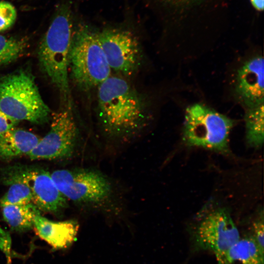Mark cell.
<instances>
[{
  "mask_svg": "<svg viewBox=\"0 0 264 264\" xmlns=\"http://www.w3.org/2000/svg\"><path fill=\"white\" fill-rule=\"evenodd\" d=\"M240 238L239 230L230 213L221 207L206 213L193 235L195 248L213 252L218 264H227L228 253Z\"/></svg>",
  "mask_w": 264,
  "mask_h": 264,
  "instance_id": "8",
  "label": "cell"
},
{
  "mask_svg": "<svg viewBox=\"0 0 264 264\" xmlns=\"http://www.w3.org/2000/svg\"><path fill=\"white\" fill-rule=\"evenodd\" d=\"M69 66L75 83L84 90L98 87L110 76L98 32L85 25L77 28L72 36Z\"/></svg>",
  "mask_w": 264,
  "mask_h": 264,
  "instance_id": "4",
  "label": "cell"
},
{
  "mask_svg": "<svg viewBox=\"0 0 264 264\" xmlns=\"http://www.w3.org/2000/svg\"><path fill=\"white\" fill-rule=\"evenodd\" d=\"M66 199L84 205H98L111 194L110 182L99 172L89 169H60L50 173Z\"/></svg>",
  "mask_w": 264,
  "mask_h": 264,
  "instance_id": "6",
  "label": "cell"
},
{
  "mask_svg": "<svg viewBox=\"0 0 264 264\" xmlns=\"http://www.w3.org/2000/svg\"><path fill=\"white\" fill-rule=\"evenodd\" d=\"M264 216L262 212L253 223L251 236L263 251H264Z\"/></svg>",
  "mask_w": 264,
  "mask_h": 264,
  "instance_id": "20",
  "label": "cell"
},
{
  "mask_svg": "<svg viewBox=\"0 0 264 264\" xmlns=\"http://www.w3.org/2000/svg\"><path fill=\"white\" fill-rule=\"evenodd\" d=\"M3 218L16 231H25L33 227L34 218L40 211L32 203L0 205Z\"/></svg>",
  "mask_w": 264,
  "mask_h": 264,
  "instance_id": "15",
  "label": "cell"
},
{
  "mask_svg": "<svg viewBox=\"0 0 264 264\" xmlns=\"http://www.w3.org/2000/svg\"><path fill=\"white\" fill-rule=\"evenodd\" d=\"M40 139L30 132L13 128L0 136V157L10 159L28 155Z\"/></svg>",
  "mask_w": 264,
  "mask_h": 264,
  "instance_id": "13",
  "label": "cell"
},
{
  "mask_svg": "<svg viewBox=\"0 0 264 264\" xmlns=\"http://www.w3.org/2000/svg\"><path fill=\"white\" fill-rule=\"evenodd\" d=\"M98 35L111 69L127 76L135 72L142 54L135 36L127 30L111 28L104 29Z\"/></svg>",
  "mask_w": 264,
  "mask_h": 264,
  "instance_id": "11",
  "label": "cell"
},
{
  "mask_svg": "<svg viewBox=\"0 0 264 264\" xmlns=\"http://www.w3.org/2000/svg\"><path fill=\"white\" fill-rule=\"evenodd\" d=\"M17 18V11L15 7L10 2L0 1V32L11 27Z\"/></svg>",
  "mask_w": 264,
  "mask_h": 264,
  "instance_id": "19",
  "label": "cell"
},
{
  "mask_svg": "<svg viewBox=\"0 0 264 264\" xmlns=\"http://www.w3.org/2000/svg\"><path fill=\"white\" fill-rule=\"evenodd\" d=\"M18 122L0 111V136L15 128Z\"/></svg>",
  "mask_w": 264,
  "mask_h": 264,
  "instance_id": "21",
  "label": "cell"
},
{
  "mask_svg": "<svg viewBox=\"0 0 264 264\" xmlns=\"http://www.w3.org/2000/svg\"><path fill=\"white\" fill-rule=\"evenodd\" d=\"M264 66L262 54L254 51L241 57L230 70L229 95L245 110L264 104Z\"/></svg>",
  "mask_w": 264,
  "mask_h": 264,
  "instance_id": "7",
  "label": "cell"
},
{
  "mask_svg": "<svg viewBox=\"0 0 264 264\" xmlns=\"http://www.w3.org/2000/svg\"><path fill=\"white\" fill-rule=\"evenodd\" d=\"M4 174L5 184L19 181L29 187L32 203L40 211L57 214L66 207V199L56 187L50 173L44 169L17 166L7 170Z\"/></svg>",
  "mask_w": 264,
  "mask_h": 264,
  "instance_id": "10",
  "label": "cell"
},
{
  "mask_svg": "<svg viewBox=\"0 0 264 264\" xmlns=\"http://www.w3.org/2000/svg\"><path fill=\"white\" fill-rule=\"evenodd\" d=\"M28 46L24 38L0 35V67L16 61L25 53Z\"/></svg>",
  "mask_w": 264,
  "mask_h": 264,
  "instance_id": "17",
  "label": "cell"
},
{
  "mask_svg": "<svg viewBox=\"0 0 264 264\" xmlns=\"http://www.w3.org/2000/svg\"><path fill=\"white\" fill-rule=\"evenodd\" d=\"M244 122L247 143L252 147H261L264 143V104L245 110Z\"/></svg>",
  "mask_w": 264,
  "mask_h": 264,
  "instance_id": "16",
  "label": "cell"
},
{
  "mask_svg": "<svg viewBox=\"0 0 264 264\" xmlns=\"http://www.w3.org/2000/svg\"><path fill=\"white\" fill-rule=\"evenodd\" d=\"M97 113L104 131L128 139L146 125L149 119L144 97L122 77L110 76L98 87Z\"/></svg>",
  "mask_w": 264,
  "mask_h": 264,
  "instance_id": "1",
  "label": "cell"
},
{
  "mask_svg": "<svg viewBox=\"0 0 264 264\" xmlns=\"http://www.w3.org/2000/svg\"><path fill=\"white\" fill-rule=\"evenodd\" d=\"M79 224L74 220H50L38 213L34 218L33 227L37 235L53 248H66L75 241Z\"/></svg>",
  "mask_w": 264,
  "mask_h": 264,
  "instance_id": "12",
  "label": "cell"
},
{
  "mask_svg": "<svg viewBox=\"0 0 264 264\" xmlns=\"http://www.w3.org/2000/svg\"><path fill=\"white\" fill-rule=\"evenodd\" d=\"M252 236L241 238L230 249L227 264H264V253Z\"/></svg>",
  "mask_w": 264,
  "mask_h": 264,
  "instance_id": "14",
  "label": "cell"
},
{
  "mask_svg": "<svg viewBox=\"0 0 264 264\" xmlns=\"http://www.w3.org/2000/svg\"><path fill=\"white\" fill-rule=\"evenodd\" d=\"M233 120L207 106L196 103L185 110L183 138L189 146L225 153Z\"/></svg>",
  "mask_w": 264,
  "mask_h": 264,
  "instance_id": "5",
  "label": "cell"
},
{
  "mask_svg": "<svg viewBox=\"0 0 264 264\" xmlns=\"http://www.w3.org/2000/svg\"><path fill=\"white\" fill-rule=\"evenodd\" d=\"M252 6L257 10L262 11L264 9V0H250Z\"/></svg>",
  "mask_w": 264,
  "mask_h": 264,
  "instance_id": "22",
  "label": "cell"
},
{
  "mask_svg": "<svg viewBox=\"0 0 264 264\" xmlns=\"http://www.w3.org/2000/svg\"><path fill=\"white\" fill-rule=\"evenodd\" d=\"M72 36L71 10L65 4L57 10L38 51L42 70L65 101L69 100L70 94L68 70Z\"/></svg>",
  "mask_w": 264,
  "mask_h": 264,
  "instance_id": "2",
  "label": "cell"
},
{
  "mask_svg": "<svg viewBox=\"0 0 264 264\" xmlns=\"http://www.w3.org/2000/svg\"><path fill=\"white\" fill-rule=\"evenodd\" d=\"M10 187L0 200V205H26L32 203V196L29 187L19 181H12Z\"/></svg>",
  "mask_w": 264,
  "mask_h": 264,
  "instance_id": "18",
  "label": "cell"
},
{
  "mask_svg": "<svg viewBox=\"0 0 264 264\" xmlns=\"http://www.w3.org/2000/svg\"><path fill=\"white\" fill-rule=\"evenodd\" d=\"M69 104L52 115L49 132L27 155L30 159H63L72 156L79 131Z\"/></svg>",
  "mask_w": 264,
  "mask_h": 264,
  "instance_id": "9",
  "label": "cell"
},
{
  "mask_svg": "<svg viewBox=\"0 0 264 264\" xmlns=\"http://www.w3.org/2000/svg\"><path fill=\"white\" fill-rule=\"evenodd\" d=\"M0 111L19 122H46L50 110L40 93L33 76L25 70L0 80Z\"/></svg>",
  "mask_w": 264,
  "mask_h": 264,
  "instance_id": "3",
  "label": "cell"
}]
</instances>
